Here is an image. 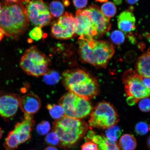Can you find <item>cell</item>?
I'll use <instances>...</instances> for the list:
<instances>
[{
  "label": "cell",
  "instance_id": "f35d334b",
  "mask_svg": "<svg viewBox=\"0 0 150 150\" xmlns=\"http://www.w3.org/2000/svg\"><path fill=\"white\" fill-rule=\"evenodd\" d=\"M4 35V33L2 29L0 27V42L2 40Z\"/></svg>",
  "mask_w": 150,
  "mask_h": 150
},
{
  "label": "cell",
  "instance_id": "6da1fadb",
  "mask_svg": "<svg viewBox=\"0 0 150 150\" xmlns=\"http://www.w3.org/2000/svg\"><path fill=\"white\" fill-rule=\"evenodd\" d=\"M78 41L79 52L82 61L97 68H105L115 52L111 43L84 36H80Z\"/></svg>",
  "mask_w": 150,
  "mask_h": 150
},
{
  "label": "cell",
  "instance_id": "4316f807",
  "mask_svg": "<svg viewBox=\"0 0 150 150\" xmlns=\"http://www.w3.org/2000/svg\"><path fill=\"white\" fill-rule=\"evenodd\" d=\"M110 40L116 45H120L125 42V37L122 32L119 30H115L112 32L110 35Z\"/></svg>",
  "mask_w": 150,
  "mask_h": 150
},
{
  "label": "cell",
  "instance_id": "ba28073f",
  "mask_svg": "<svg viewBox=\"0 0 150 150\" xmlns=\"http://www.w3.org/2000/svg\"><path fill=\"white\" fill-rule=\"evenodd\" d=\"M122 80L127 98H132L138 102L140 99L150 96V90L144 83L142 76L134 71L129 69L125 71Z\"/></svg>",
  "mask_w": 150,
  "mask_h": 150
},
{
  "label": "cell",
  "instance_id": "9a60e30c",
  "mask_svg": "<svg viewBox=\"0 0 150 150\" xmlns=\"http://www.w3.org/2000/svg\"><path fill=\"white\" fill-rule=\"evenodd\" d=\"M135 24L136 18L130 11H124L118 16V28L124 33H127L134 30L136 29Z\"/></svg>",
  "mask_w": 150,
  "mask_h": 150
},
{
  "label": "cell",
  "instance_id": "7c38bea8",
  "mask_svg": "<svg viewBox=\"0 0 150 150\" xmlns=\"http://www.w3.org/2000/svg\"><path fill=\"white\" fill-rule=\"evenodd\" d=\"M34 123L33 115L24 114L22 121L15 125L13 131L17 137L20 144L25 143L30 139Z\"/></svg>",
  "mask_w": 150,
  "mask_h": 150
},
{
  "label": "cell",
  "instance_id": "e0dca14e",
  "mask_svg": "<svg viewBox=\"0 0 150 150\" xmlns=\"http://www.w3.org/2000/svg\"><path fill=\"white\" fill-rule=\"evenodd\" d=\"M74 21V16L70 13L66 12L59 18L57 22L73 36L75 33Z\"/></svg>",
  "mask_w": 150,
  "mask_h": 150
},
{
  "label": "cell",
  "instance_id": "d6a6232c",
  "mask_svg": "<svg viewBox=\"0 0 150 150\" xmlns=\"http://www.w3.org/2000/svg\"><path fill=\"white\" fill-rule=\"evenodd\" d=\"M97 144L91 142H86L81 146V150H98Z\"/></svg>",
  "mask_w": 150,
  "mask_h": 150
},
{
  "label": "cell",
  "instance_id": "5b68a950",
  "mask_svg": "<svg viewBox=\"0 0 150 150\" xmlns=\"http://www.w3.org/2000/svg\"><path fill=\"white\" fill-rule=\"evenodd\" d=\"M50 59L36 47L32 46L22 56L20 65L28 74L38 77L44 76L49 70Z\"/></svg>",
  "mask_w": 150,
  "mask_h": 150
},
{
  "label": "cell",
  "instance_id": "d6986e66",
  "mask_svg": "<svg viewBox=\"0 0 150 150\" xmlns=\"http://www.w3.org/2000/svg\"><path fill=\"white\" fill-rule=\"evenodd\" d=\"M20 144L17 137L12 130L9 132L3 146L5 150H14L18 147Z\"/></svg>",
  "mask_w": 150,
  "mask_h": 150
},
{
  "label": "cell",
  "instance_id": "30bf717a",
  "mask_svg": "<svg viewBox=\"0 0 150 150\" xmlns=\"http://www.w3.org/2000/svg\"><path fill=\"white\" fill-rule=\"evenodd\" d=\"M78 10L81 14L88 16L91 20L97 38L103 36L111 29L110 18L103 14L97 5H92L86 9Z\"/></svg>",
  "mask_w": 150,
  "mask_h": 150
},
{
  "label": "cell",
  "instance_id": "b9f144b4",
  "mask_svg": "<svg viewBox=\"0 0 150 150\" xmlns=\"http://www.w3.org/2000/svg\"><path fill=\"white\" fill-rule=\"evenodd\" d=\"M114 2L116 4L118 5L121 4L122 3V0H114Z\"/></svg>",
  "mask_w": 150,
  "mask_h": 150
},
{
  "label": "cell",
  "instance_id": "d590c367",
  "mask_svg": "<svg viewBox=\"0 0 150 150\" xmlns=\"http://www.w3.org/2000/svg\"><path fill=\"white\" fill-rule=\"evenodd\" d=\"M96 134L95 131L93 130H90L88 132L87 137L85 138L86 141L87 142L91 141L92 139L94 136Z\"/></svg>",
  "mask_w": 150,
  "mask_h": 150
},
{
  "label": "cell",
  "instance_id": "d4e9b609",
  "mask_svg": "<svg viewBox=\"0 0 150 150\" xmlns=\"http://www.w3.org/2000/svg\"><path fill=\"white\" fill-rule=\"evenodd\" d=\"M60 79L59 73L55 70H49L44 75L43 79L45 83L50 85L57 83Z\"/></svg>",
  "mask_w": 150,
  "mask_h": 150
},
{
  "label": "cell",
  "instance_id": "836d02e7",
  "mask_svg": "<svg viewBox=\"0 0 150 150\" xmlns=\"http://www.w3.org/2000/svg\"><path fill=\"white\" fill-rule=\"evenodd\" d=\"M75 7L79 9L85 7L88 4V0H73Z\"/></svg>",
  "mask_w": 150,
  "mask_h": 150
},
{
  "label": "cell",
  "instance_id": "4fadbf2b",
  "mask_svg": "<svg viewBox=\"0 0 150 150\" xmlns=\"http://www.w3.org/2000/svg\"><path fill=\"white\" fill-rule=\"evenodd\" d=\"M74 24L75 33L77 34L97 38L91 20L88 16L81 14L78 10L74 18Z\"/></svg>",
  "mask_w": 150,
  "mask_h": 150
},
{
  "label": "cell",
  "instance_id": "2e32d148",
  "mask_svg": "<svg viewBox=\"0 0 150 150\" xmlns=\"http://www.w3.org/2000/svg\"><path fill=\"white\" fill-rule=\"evenodd\" d=\"M136 69L140 76L150 78V48L139 58L136 63Z\"/></svg>",
  "mask_w": 150,
  "mask_h": 150
},
{
  "label": "cell",
  "instance_id": "bcb514c9",
  "mask_svg": "<svg viewBox=\"0 0 150 150\" xmlns=\"http://www.w3.org/2000/svg\"><path fill=\"white\" fill-rule=\"evenodd\" d=\"M2 9L1 4L0 3V14H1Z\"/></svg>",
  "mask_w": 150,
  "mask_h": 150
},
{
  "label": "cell",
  "instance_id": "52a82bcc",
  "mask_svg": "<svg viewBox=\"0 0 150 150\" xmlns=\"http://www.w3.org/2000/svg\"><path fill=\"white\" fill-rule=\"evenodd\" d=\"M89 121L90 126L106 129L115 125L119 121V117L115 108L110 103H99L91 113Z\"/></svg>",
  "mask_w": 150,
  "mask_h": 150
},
{
  "label": "cell",
  "instance_id": "ffe728a7",
  "mask_svg": "<svg viewBox=\"0 0 150 150\" xmlns=\"http://www.w3.org/2000/svg\"><path fill=\"white\" fill-rule=\"evenodd\" d=\"M52 33L53 36L58 39H68L72 37L68 32L66 31L58 22L52 24Z\"/></svg>",
  "mask_w": 150,
  "mask_h": 150
},
{
  "label": "cell",
  "instance_id": "7402d4cb",
  "mask_svg": "<svg viewBox=\"0 0 150 150\" xmlns=\"http://www.w3.org/2000/svg\"><path fill=\"white\" fill-rule=\"evenodd\" d=\"M122 132L120 127L114 125L106 129L105 137L110 141L116 142L121 136Z\"/></svg>",
  "mask_w": 150,
  "mask_h": 150
},
{
  "label": "cell",
  "instance_id": "603a6c76",
  "mask_svg": "<svg viewBox=\"0 0 150 150\" xmlns=\"http://www.w3.org/2000/svg\"><path fill=\"white\" fill-rule=\"evenodd\" d=\"M97 146L98 150H121L117 142L110 141L104 135L102 141Z\"/></svg>",
  "mask_w": 150,
  "mask_h": 150
},
{
  "label": "cell",
  "instance_id": "ee69618b",
  "mask_svg": "<svg viewBox=\"0 0 150 150\" xmlns=\"http://www.w3.org/2000/svg\"><path fill=\"white\" fill-rule=\"evenodd\" d=\"M3 132L2 129L1 128V127H0V140L1 139L2 137L3 136Z\"/></svg>",
  "mask_w": 150,
  "mask_h": 150
},
{
  "label": "cell",
  "instance_id": "83f0119b",
  "mask_svg": "<svg viewBox=\"0 0 150 150\" xmlns=\"http://www.w3.org/2000/svg\"><path fill=\"white\" fill-rule=\"evenodd\" d=\"M135 130L137 134L139 135H145L150 131V125L145 122H140L136 125Z\"/></svg>",
  "mask_w": 150,
  "mask_h": 150
},
{
  "label": "cell",
  "instance_id": "8992f818",
  "mask_svg": "<svg viewBox=\"0 0 150 150\" xmlns=\"http://www.w3.org/2000/svg\"><path fill=\"white\" fill-rule=\"evenodd\" d=\"M59 104L64 110L65 116L74 119L87 117L93 110L89 100L70 92L62 97Z\"/></svg>",
  "mask_w": 150,
  "mask_h": 150
},
{
  "label": "cell",
  "instance_id": "5bb4252c",
  "mask_svg": "<svg viewBox=\"0 0 150 150\" xmlns=\"http://www.w3.org/2000/svg\"><path fill=\"white\" fill-rule=\"evenodd\" d=\"M41 106L40 98L34 94L28 93L21 97L20 107L24 114L33 115L39 111Z\"/></svg>",
  "mask_w": 150,
  "mask_h": 150
},
{
  "label": "cell",
  "instance_id": "7bdbcfd3",
  "mask_svg": "<svg viewBox=\"0 0 150 150\" xmlns=\"http://www.w3.org/2000/svg\"><path fill=\"white\" fill-rule=\"evenodd\" d=\"M63 1L66 6H67L70 4L69 0H63Z\"/></svg>",
  "mask_w": 150,
  "mask_h": 150
},
{
  "label": "cell",
  "instance_id": "e575fe53",
  "mask_svg": "<svg viewBox=\"0 0 150 150\" xmlns=\"http://www.w3.org/2000/svg\"><path fill=\"white\" fill-rule=\"evenodd\" d=\"M30 0H4L5 2L11 3H27L29 2Z\"/></svg>",
  "mask_w": 150,
  "mask_h": 150
},
{
  "label": "cell",
  "instance_id": "8d00e7d4",
  "mask_svg": "<svg viewBox=\"0 0 150 150\" xmlns=\"http://www.w3.org/2000/svg\"><path fill=\"white\" fill-rule=\"evenodd\" d=\"M142 79L146 87L150 91V78H145L142 76Z\"/></svg>",
  "mask_w": 150,
  "mask_h": 150
},
{
  "label": "cell",
  "instance_id": "f6af8a7d",
  "mask_svg": "<svg viewBox=\"0 0 150 150\" xmlns=\"http://www.w3.org/2000/svg\"><path fill=\"white\" fill-rule=\"evenodd\" d=\"M96 1L100 3H105L107 2L108 0H96Z\"/></svg>",
  "mask_w": 150,
  "mask_h": 150
},
{
  "label": "cell",
  "instance_id": "9c48e42d",
  "mask_svg": "<svg viewBox=\"0 0 150 150\" xmlns=\"http://www.w3.org/2000/svg\"><path fill=\"white\" fill-rule=\"evenodd\" d=\"M25 8L29 21L36 27L48 25L52 19L48 7L42 0H32L26 4Z\"/></svg>",
  "mask_w": 150,
  "mask_h": 150
},
{
  "label": "cell",
  "instance_id": "4dcf8cb0",
  "mask_svg": "<svg viewBox=\"0 0 150 150\" xmlns=\"http://www.w3.org/2000/svg\"><path fill=\"white\" fill-rule=\"evenodd\" d=\"M29 35L31 38L33 40L35 41L40 40L43 36L42 28L39 27H35L30 32Z\"/></svg>",
  "mask_w": 150,
  "mask_h": 150
},
{
  "label": "cell",
  "instance_id": "f546056e",
  "mask_svg": "<svg viewBox=\"0 0 150 150\" xmlns=\"http://www.w3.org/2000/svg\"><path fill=\"white\" fill-rule=\"evenodd\" d=\"M50 130V124L47 121L41 122L37 127V132L38 134L41 135H45L48 134Z\"/></svg>",
  "mask_w": 150,
  "mask_h": 150
},
{
  "label": "cell",
  "instance_id": "ab89813d",
  "mask_svg": "<svg viewBox=\"0 0 150 150\" xmlns=\"http://www.w3.org/2000/svg\"><path fill=\"white\" fill-rule=\"evenodd\" d=\"M44 150H58L57 148L53 146H50L47 147Z\"/></svg>",
  "mask_w": 150,
  "mask_h": 150
},
{
  "label": "cell",
  "instance_id": "60d3db41",
  "mask_svg": "<svg viewBox=\"0 0 150 150\" xmlns=\"http://www.w3.org/2000/svg\"><path fill=\"white\" fill-rule=\"evenodd\" d=\"M146 144L147 146V147L150 149V135L148 137L147 141H146Z\"/></svg>",
  "mask_w": 150,
  "mask_h": 150
},
{
  "label": "cell",
  "instance_id": "74e56055",
  "mask_svg": "<svg viewBox=\"0 0 150 150\" xmlns=\"http://www.w3.org/2000/svg\"><path fill=\"white\" fill-rule=\"evenodd\" d=\"M127 3L130 4H134L137 3L139 0H126Z\"/></svg>",
  "mask_w": 150,
  "mask_h": 150
},
{
  "label": "cell",
  "instance_id": "1f68e13d",
  "mask_svg": "<svg viewBox=\"0 0 150 150\" xmlns=\"http://www.w3.org/2000/svg\"><path fill=\"white\" fill-rule=\"evenodd\" d=\"M139 107L142 112L150 111V99L147 98L142 99L139 104Z\"/></svg>",
  "mask_w": 150,
  "mask_h": 150
},
{
  "label": "cell",
  "instance_id": "cb8c5ba5",
  "mask_svg": "<svg viewBox=\"0 0 150 150\" xmlns=\"http://www.w3.org/2000/svg\"><path fill=\"white\" fill-rule=\"evenodd\" d=\"M50 14L54 17H59L64 12V7L60 1L56 0L52 2L50 6Z\"/></svg>",
  "mask_w": 150,
  "mask_h": 150
},
{
  "label": "cell",
  "instance_id": "7dc6e473",
  "mask_svg": "<svg viewBox=\"0 0 150 150\" xmlns=\"http://www.w3.org/2000/svg\"></svg>",
  "mask_w": 150,
  "mask_h": 150
},
{
  "label": "cell",
  "instance_id": "f1b7e54d",
  "mask_svg": "<svg viewBox=\"0 0 150 150\" xmlns=\"http://www.w3.org/2000/svg\"><path fill=\"white\" fill-rule=\"evenodd\" d=\"M45 140L47 144L52 146L57 145L59 143V137L54 131L47 135Z\"/></svg>",
  "mask_w": 150,
  "mask_h": 150
},
{
  "label": "cell",
  "instance_id": "7a4b0ae2",
  "mask_svg": "<svg viewBox=\"0 0 150 150\" xmlns=\"http://www.w3.org/2000/svg\"><path fill=\"white\" fill-rule=\"evenodd\" d=\"M0 27L6 36L16 39L27 30L29 21L23 3H1Z\"/></svg>",
  "mask_w": 150,
  "mask_h": 150
},
{
  "label": "cell",
  "instance_id": "3957f363",
  "mask_svg": "<svg viewBox=\"0 0 150 150\" xmlns=\"http://www.w3.org/2000/svg\"><path fill=\"white\" fill-rule=\"evenodd\" d=\"M63 83L70 92L89 100L96 96L99 86L96 80L80 69L67 70L62 75Z\"/></svg>",
  "mask_w": 150,
  "mask_h": 150
},
{
  "label": "cell",
  "instance_id": "8fae6325",
  "mask_svg": "<svg viewBox=\"0 0 150 150\" xmlns=\"http://www.w3.org/2000/svg\"><path fill=\"white\" fill-rule=\"evenodd\" d=\"M21 97L16 94L0 91V116L5 119L14 117L20 107Z\"/></svg>",
  "mask_w": 150,
  "mask_h": 150
},
{
  "label": "cell",
  "instance_id": "484cf974",
  "mask_svg": "<svg viewBox=\"0 0 150 150\" xmlns=\"http://www.w3.org/2000/svg\"><path fill=\"white\" fill-rule=\"evenodd\" d=\"M101 12L109 18L113 17L117 13V8L113 3L108 2L104 4L101 7Z\"/></svg>",
  "mask_w": 150,
  "mask_h": 150
},
{
  "label": "cell",
  "instance_id": "44dd1931",
  "mask_svg": "<svg viewBox=\"0 0 150 150\" xmlns=\"http://www.w3.org/2000/svg\"><path fill=\"white\" fill-rule=\"evenodd\" d=\"M47 108L51 117L56 120L60 119L65 116L64 110L60 105L49 104Z\"/></svg>",
  "mask_w": 150,
  "mask_h": 150
},
{
  "label": "cell",
  "instance_id": "277c9868",
  "mask_svg": "<svg viewBox=\"0 0 150 150\" xmlns=\"http://www.w3.org/2000/svg\"><path fill=\"white\" fill-rule=\"evenodd\" d=\"M53 130L59 137V145L64 148L72 147L87 133L88 124L80 119L66 117L53 123Z\"/></svg>",
  "mask_w": 150,
  "mask_h": 150
},
{
  "label": "cell",
  "instance_id": "ac0fdd59",
  "mask_svg": "<svg viewBox=\"0 0 150 150\" xmlns=\"http://www.w3.org/2000/svg\"><path fill=\"white\" fill-rule=\"evenodd\" d=\"M119 145L122 150H134L137 146V140L132 135L125 134L120 138Z\"/></svg>",
  "mask_w": 150,
  "mask_h": 150
}]
</instances>
